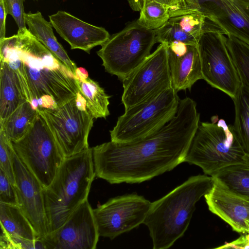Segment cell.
Returning <instances> with one entry per match:
<instances>
[{"mask_svg": "<svg viewBox=\"0 0 249 249\" xmlns=\"http://www.w3.org/2000/svg\"><path fill=\"white\" fill-rule=\"evenodd\" d=\"M247 155L233 126L214 116L211 122L199 124L184 162L199 166L213 177L223 168L242 161Z\"/></svg>", "mask_w": 249, "mask_h": 249, "instance_id": "5b68a950", "label": "cell"}, {"mask_svg": "<svg viewBox=\"0 0 249 249\" xmlns=\"http://www.w3.org/2000/svg\"><path fill=\"white\" fill-rule=\"evenodd\" d=\"M169 20L178 24L185 32L199 41L209 19L198 11L171 18Z\"/></svg>", "mask_w": 249, "mask_h": 249, "instance_id": "f1b7e54d", "label": "cell"}, {"mask_svg": "<svg viewBox=\"0 0 249 249\" xmlns=\"http://www.w3.org/2000/svg\"><path fill=\"white\" fill-rule=\"evenodd\" d=\"M0 203L18 205L15 186L5 172L0 169Z\"/></svg>", "mask_w": 249, "mask_h": 249, "instance_id": "d6a6232c", "label": "cell"}, {"mask_svg": "<svg viewBox=\"0 0 249 249\" xmlns=\"http://www.w3.org/2000/svg\"><path fill=\"white\" fill-rule=\"evenodd\" d=\"M212 177L230 191L249 200V155L241 162L223 168Z\"/></svg>", "mask_w": 249, "mask_h": 249, "instance_id": "7402d4cb", "label": "cell"}, {"mask_svg": "<svg viewBox=\"0 0 249 249\" xmlns=\"http://www.w3.org/2000/svg\"><path fill=\"white\" fill-rule=\"evenodd\" d=\"M38 114V110L26 101L0 124V129L4 131L12 142H16L26 134Z\"/></svg>", "mask_w": 249, "mask_h": 249, "instance_id": "cb8c5ba5", "label": "cell"}, {"mask_svg": "<svg viewBox=\"0 0 249 249\" xmlns=\"http://www.w3.org/2000/svg\"><path fill=\"white\" fill-rule=\"evenodd\" d=\"M95 177L92 148L65 159L51 184L43 188L49 233L62 226L88 199Z\"/></svg>", "mask_w": 249, "mask_h": 249, "instance_id": "277c9868", "label": "cell"}, {"mask_svg": "<svg viewBox=\"0 0 249 249\" xmlns=\"http://www.w3.org/2000/svg\"><path fill=\"white\" fill-rule=\"evenodd\" d=\"M76 78L85 79L88 77L87 71L83 68H77L75 73Z\"/></svg>", "mask_w": 249, "mask_h": 249, "instance_id": "74e56055", "label": "cell"}, {"mask_svg": "<svg viewBox=\"0 0 249 249\" xmlns=\"http://www.w3.org/2000/svg\"><path fill=\"white\" fill-rule=\"evenodd\" d=\"M6 13L11 15L18 26V33H23L28 29L26 28L23 2L25 0H2Z\"/></svg>", "mask_w": 249, "mask_h": 249, "instance_id": "4dcf8cb0", "label": "cell"}, {"mask_svg": "<svg viewBox=\"0 0 249 249\" xmlns=\"http://www.w3.org/2000/svg\"><path fill=\"white\" fill-rule=\"evenodd\" d=\"M36 0V1H37V0Z\"/></svg>", "mask_w": 249, "mask_h": 249, "instance_id": "ab89813d", "label": "cell"}, {"mask_svg": "<svg viewBox=\"0 0 249 249\" xmlns=\"http://www.w3.org/2000/svg\"><path fill=\"white\" fill-rule=\"evenodd\" d=\"M166 6L171 18L198 11L195 0H153Z\"/></svg>", "mask_w": 249, "mask_h": 249, "instance_id": "836d02e7", "label": "cell"}, {"mask_svg": "<svg viewBox=\"0 0 249 249\" xmlns=\"http://www.w3.org/2000/svg\"><path fill=\"white\" fill-rule=\"evenodd\" d=\"M217 249H249V232L246 233L238 239L227 243Z\"/></svg>", "mask_w": 249, "mask_h": 249, "instance_id": "e575fe53", "label": "cell"}, {"mask_svg": "<svg viewBox=\"0 0 249 249\" xmlns=\"http://www.w3.org/2000/svg\"><path fill=\"white\" fill-rule=\"evenodd\" d=\"M37 110L44 118L65 158L89 147L88 137L94 118L79 91L75 97L55 108Z\"/></svg>", "mask_w": 249, "mask_h": 249, "instance_id": "9c48e42d", "label": "cell"}, {"mask_svg": "<svg viewBox=\"0 0 249 249\" xmlns=\"http://www.w3.org/2000/svg\"><path fill=\"white\" fill-rule=\"evenodd\" d=\"M0 234L31 240L40 239L18 205L0 203Z\"/></svg>", "mask_w": 249, "mask_h": 249, "instance_id": "44dd1931", "label": "cell"}, {"mask_svg": "<svg viewBox=\"0 0 249 249\" xmlns=\"http://www.w3.org/2000/svg\"><path fill=\"white\" fill-rule=\"evenodd\" d=\"M246 223H247V225L248 226V227L249 230V219L247 220Z\"/></svg>", "mask_w": 249, "mask_h": 249, "instance_id": "f35d334b", "label": "cell"}, {"mask_svg": "<svg viewBox=\"0 0 249 249\" xmlns=\"http://www.w3.org/2000/svg\"><path fill=\"white\" fill-rule=\"evenodd\" d=\"M197 47L202 79L234 98L241 83L226 44V37L220 32L206 29Z\"/></svg>", "mask_w": 249, "mask_h": 249, "instance_id": "8fae6325", "label": "cell"}, {"mask_svg": "<svg viewBox=\"0 0 249 249\" xmlns=\"http://www.w3.org/2000/svg\"><path fill=\"white\" fill-rule=\"evenodd\" d=\"M122 81L125 110L172 87L168 46L160 43Z\"/></svg>", "mask_w": 249, "mask_h": 249, "instance_id": "30bf717a", "label": "cell"}, {"mask_svg": "<svg viewBox=\"0 0 249 249\" xmlns=\"http://www.w3.org/2000/svg\"><path fill=\"white\" fill-rule=\"evenodd\" d=\"M99 235L88 199L58 229L40 239L45 249H95Z\"/></svg>", "mask_w": 249, "mask_h": 249, "instance_id": "4fadbf2b", "label": "cell"}, {"mask_svg": "<svg viewBox=\"0 0 249 249\" xmlns=\"http://www.w3.org/2000/svg\"><path fill=\"white\" fill-rule=\"evenodd\" d=\"M156 43L155 30L135 21L110 36L97 54L106 71L122 81L150 55Z\"/></svg>", "mask_w": 249, "mask_h": 249, "instance_id": "52a82bcc", "label": "cell"}, {"mask_svg": "<svg viewBox=\"0 0 249 249\" xmlns=\"http://www.w3.org/2000/svg\"><path fill=\"white\" fill-rule=\"evenodd\" d=\"M128 1L133 10L140 11L143 6L144 0H128Z\"/></svg>", "mask_w": 249, "mask_h": 249, "instance_id": "8d00e7d4", "label": "cell"}, {"mask_svg": "<svg viewBox=\"0 0 249 249\" xmlns=\"http://www.w3.org/2000/svg\"><path fill=\"white\" fill-rule=\"evenodd\" d=\"M0 56L21 67L35 109L55 108L79 92L74 75L28 30L0 39Z\"/></svg>", "mask_w": 249, "mask_h": 249, "instance_id": "7a4b0ae2", "label": "cell"}, {"mask_svg": "<svg viewBox=\"0 0 249 249\" xmlns=\"http://www.w3.org/2000/svg\"><path fill=\"white\" fill-rule=\"evenodd\" d=\"M197 10L225 35L249 43V0H195Z\"/></svg>", "mask_w": 249, "mask_h": 249, "instance_id": "9a60e30c", "label": "cell"}, {"mask_svg": "<svg viewBox=\"0 0 249 249\" xmlns=\"http://www.w3.org/2000/svg\"><path fill=\"white\" fill-rule=\"evenodd\" d=\"M14 151L12 141L8 138L4 131L0 129V169L5 172L15 186L13 167Z\"/></svg>", "mask_w": 249, "mask_h": 249, "instance_id": "f546056e", "label": "cell"}, {"mask_svg": "<svg viewBox=\"0 0 249 249\" xmlns=\"http://www.w3.org/2000/svg\"><path fill=\"white\" fill-rule=\"evenodd\" d=\"M213 183L211 176H192L151 203L143 224L148 228L153 249H168L183 235L196 203L211 190Z\"/></svg>", "mask_w": 249, "mask_h": 249, "instance_id": "3957f363", "label": "cell"}, {"mask_svg": "<svg viewBox=\"0 0 249 249\" xmlns=\"http://www.w3.org/2000/svg\"><path fill=\"white\" fill-rule=\"evenodd\" d=\"M156 43L169 45L174 42H182L197 45L198 40L185 32L177 23L170 20L161 27L155 30Z\"/></svg>", "mask_w": 249, "mask_h": 249, "instance_id": "83f0119b", "label": "cell"}, {"mask_svg": "<svg viewBox=\"0 0 249 249\" xmlns=\"http://www.w3.org/2000/svg\"><path fill=\"white\" fill-rule=\"evenodd\" d=\"M226 44L241 84L249 89V43L232 35H228Z\"/></svg>", "mask_w": 249, "mask_h": 249, "instance_id": "484cf974", "label": "cell"}, {"mask_svg": "<svg viewBox=\"0 0 249 249\" xmlns=\"http://www.w3.org/2000/svg\"><path fill=\"white\" fill-rule=\"evenodd\" d=\"M209 210L227 223L236 232H249V200L230 191L214 180L204 196Z\"/></svg>", "mask_w": 249, "mask_h": 249, "instance_id": "e0dca14e", "label": "cell"}, {"mask_svg": "<svg viewBox=\"0 0 249 249\" xmlns=\"http://www.w3.org/2000/svg\"><path fill=\"white\" fill-rule=\"evenodd\" d=\"M140 12L138 23L149 29L156 30L161 27L171 18L168 7L153 0H144Z\"/></svg>", "mask_w": 249, "mask_h": 249, "instance_id": "4316f807", "label": "cell"}, {"mask_svg": "<svg viewBox=\"0 0 249 249\" xmlns=\"http://www.w3.org/2000/svg\"><path fill=\"white\" fill-rule=\"evenodd\" d=\"M199 117L195 101L186 97L159 130L136 141H110L92 147L95 176L110 184L137 183L171 171L184 162Z\"/></svg>", "mask_w": 249, "mask_h": 249, "instance_id": "6da1fadb", "label": "cell"}, {"mask_svg": "<svg viewBox=\"0 0 249 249\" xmlns=\"http://www.w3.org/2000/svg\"><path fill=\"white\" fill-rule=\"evenodd\" d=\"M168 53L172 86L177 92L190 89L197 81L202 79L197 45H188L187 50L180 54L174 53L168 47Z\"/></svg>", "mask_w": 249, "mask_h": 249, "instance_id": "ac0fdd59", "label": "cell"}, {"mask_svg": "<svg viewBox=\"0 0 249 249\" xmlns=\"http://www.w3.org/2000/svg\"><path fill=\"white\" fill-rule=\"evenodd\" d=\"M49 18L53 27L71 49L89 53L92 48L102 46L110 37L105 28L87 23L65 11H58Z\"/></svg>", "mask_w": 249, "mask_h": 249, "instance_id": "2e32d148", "label": "cell"}, {"mask_svg": "<svg viewBox=\"0 0 249 249\" xmlns=\"http://www.w3.org/2000/svg\"><path fill=\"white\" fill-rule=\"evenodd\" d=\"M13 167L18 206L41 239L49 233L43 187L21 161L15 150Z\"/></svg>", "mask_w": 249, "mask_h": 249, "instance_id": "5bb4252c", "label": "cell"}, {"mask_svg": "<svg viewBox=\"0 0 249 249\" xmlns=\"http://www.w3.org/2000/svg\"><path fill=\"white\" fill-rule=\"evenodd\" d=\"M179 100L171 87L125 109L110 131L111 141L128 142L159 130L176 115Z\"/></svg>", "mask_w": 249, "mask_h": 249, "instance_id": "8992f818", "label": "cell"}, {"mask_svg": "<svg viewBox=\"0 0 249 249\" xmlns=\"http://www.w3.org/2000/svg\"><path fill=\"white\" fill-rule=\"evenodd\" d=\"M7 16L3 0H0V39L6 37L5 21Z\"/></svg>", "mask_w": 249, "mask_h": 249, "instance_id": "d590c367", "label": "cell"}, {"mask_svg": "<svg viewBox=\"0 0 249 249\" xmlns=\"http://www.w3.org/2000/svg\"><path fill=\"white\" fill-rule=\"evenodd\" d=\"M232 100L235 108L233 126L243 150L249 155V89L241 84Z\"/></svg>", "mask_w": 249, "mask_h": 249, "instance_id": "d4e9b609", "label": "cell"}, {"mask_svg": "<svg viewBox=\"0 0 249 249\" xmlns=\"http://www.w3.org/2000/svg\"><path fill=\"white\" fill-rule=\"evenodd\" d=\"M0 249H45V248L41 239L31 240L0 234Z\"/></svg>", "mask_w": 249, "mask_h": 249, "instance_id": "1f68e13d", "label": "cell"}, {"mask_svg": "<svg viewBox=\"0 0 249 249\" xmlns=\"http://www.w3.org/2000/svg\"><path fill=\"white\" fill-rule=\"evenodd\" d=\"M25 18L29 32L75 76L76 65L57 40L51 22L47 21L40 12L26 13Z\"/></svg>", "mask_w": 249, "mask_h": 249, "instance_id": "d6986e66", "label": "cell"}, {"mask_svg": "<svg viewBox=\"0 0 249 249\" xmlns=\"http://www.w3.org/2000/svg\"><path fill=\"white\" fill-rule=\"evenodd\" d=\"M79 92L86 101L87 108L95 119L106 118L109 115L108 105L110 96L99 84L89 77L76 78Z\"/></svg>", "mask_w": 249, "mask_h": 249, "instance_id": "603a6c76", "label": "cell"}, {"mask_svg": "<svg viewBox=\"0 0 249 249\" xmlns=\"http://www.w3.org/2000/svg\"><path fill=\"white\" fill-rule=\"evenodd\" d=\"M0 67V124L27 101L17 74L5 62Z\"/></svg>", "mask_w": 249, "mask_h": 249, "instance_id": "ffe728a7", "label": "cell"}, {"mask_svg": "<svg viewBox=\"0 0 249 249\" xmlns=\"http://www.w3.org/2000/svg\"><path fill=\"white\" fill-rule=\"evenodd\" d=\"M151 202L136 194L118 196L93 209L100 236L113 239L143 223Z\"/></svg>", "mask_w": 249, "mask_h": 249, "instance_id": "7c38bea8", "label": "cell"}, {"mask_svg": "<svg viewBox=\"0 0 249 249\" xmlns=\"http://www.w3.org/2000/svg\"><path fill=\"white\" fill-rule=\"evenodd\" d=\"M12 143L18 156L43 188L49 186L65 157L44 118L38 112L26 134Z\"/></svg>", "mask_w": 249, "mask_h": 249, "instance_id": "ba28073f", "label": "cell"}]
</instances>
